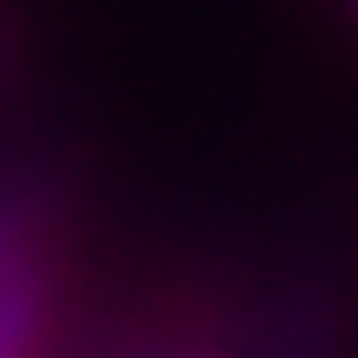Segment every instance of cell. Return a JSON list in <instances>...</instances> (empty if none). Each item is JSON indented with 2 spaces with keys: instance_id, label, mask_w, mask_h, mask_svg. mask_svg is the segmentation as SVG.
<instances>
[{
  "instance_id": "6da1fadb",
  "label": "cell",
  "mask_w": 358,
  "mask_h": 358,
  "mask_svg": "<svg viewBox=\"0 0 358 358\" xmlns=\"http://www.w3.org/2000/svg\"><path fill=\"white\" fill-rule=\"evenodd\" d=\"M13 54H18V48H13V30H6V18H0V72L13 66Z\"/></svg>"
}]
</instances>
